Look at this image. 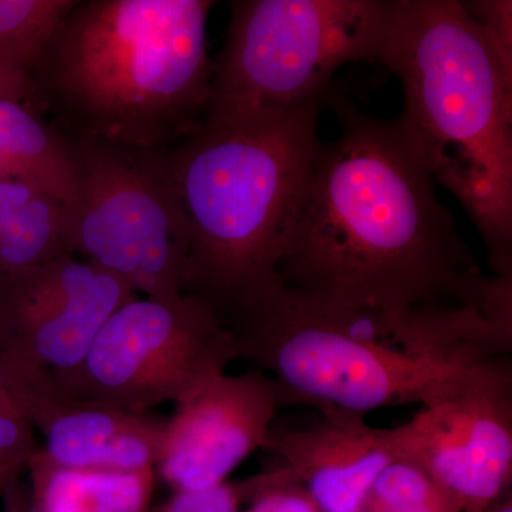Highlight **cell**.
<instances>
[{
	"label": "cell",
	"mask_w": 512,
	"mask_h": 512,
	"mask_svg": "<svg viewBox=\"0 0 512 512\" xmlns=\"http://www.w3.org/2000/svg\"><path fill=\"white\" fill-rule=\"evenodd\" d=\"M339 136L320 143L279 256L286 292L346 308H474L512 315V276L488 278L439 200L400 116L330 97Z\"/></svg>",
	"instance_id": "obj_1"
},
{
	"label": "cell",
	"mask_w": 512,
	"mask_h": 512,
	"mask_svg": "<svg viewBox=\"0 0 512 512\" xmlns=\"http://www.w3.org/2000/svg\"><path fill=\"white\" fill-rule=\"evenodd\" d=\"M211 0H77L30 73L28 106L67 137L173 148L205 120Z\"/></svg>",
	"instance_id": "obj_2"
},
{
	"label": "cell",
	"mask_w": 512,
	"mask_h": 512,
	"mask_svg": "<svg viewBox=\"0 0 512 512\" xmlns=\"http://www.w3.org/2000/svg\"><path fill=\"white\" fill-rule=\"evenodd\" d=\"M323 103L282 113L207 114L170 150L191 231L183 293L229 330L284 291L279 256L322 143Z\"/></svg>",
	"instance_id": "obj_3"
},
{
	"label": "cell",
	"mask_w": 512,
	"mask_h": 512,
	"mask_svg": "<svg viewBox=\"0 0 512 512\" xmlns=\"http://www.w3.org/2000/svg\"><path fill=\"white\" fill-rule=\"evenodd\" d=\"M382 64L431 177L466 208L495 276H512V72L456 0H397Z\"/></svg>",
	"instance_id": "obj_4"
},
{
	"label": "cell",
	"mask_w": 512,
	"mask_h": 512,
	"mask_svg": "<svg viewBox=\"0 0 512 512\" xmlns=\"http://www.w3.org/2000/svg\"><path fill=\"white\" fill-rule=\"evenodd\" d=\"M229 9L207 114L282 113L328 100L340 67L382 63L397 0H234Z\"/></svg>",
	"instance_id": "obj_5"
},
{
	"label": "cell",
	"mask_w": 512,
	"mask_h": 512,
	"mask_svg": "<svg viewBox=\"0 0 512 512\" xmlns=\"http://www.w3.org/2000/svg\"><path fill=\"white\" fill-rule=\"evenodd\" d=\"M231 332L238 359L274 377L286 404L365 414L406 404L429 406L512 379L510 360L488 366L447 365L356 338L285 289Z\"/></svg>",
	"instance_id": "obj_6"
},
{
	"label": "cell",
	"mask_w": 512,
	"mask_h": 512,
	"mask_svg": "<svg viewBox=\"0 0 512 512\" xmlns=\"http://www.w3.org/2000/svg\"><path fill=\"white\" fill-rule=\"evenodd\" d=\"M77 197L66 208L70 254L147 298L183 293L191 231L171 168V148L64 136Z\"/></svg>",
	"instance_id": "obj_7"
},
{
	"label": "cell",
	"mask_w": 512,
	"mask_h": 512,
	"mask_svg": "<svg viewBox=\"0 0 512 512\" xmlns=\"http://www.w3.org/2000/svg\"><path fill=\"white\" fill-rule=\"evenodd\" d=\"M238 360V343L187 293L133 299L101 326L79 365L52 372L66 396L151 413L178 403Z\"/></svg>",
	"instance_id": "obj_8"
},
{
	"label": "cell",
	"mask_w": 512,
	"mask_h": 512,
	"mask_svg": "<svg viewBox=\"0 0 512 512\" xmlns=\"http://www.w3.org/2000/svg\"><path fill=\"white\" fill-rule=\"evenodd\" d=\"M137 296L72 254L0 274V356L52 372L72 369L107 319Z\"/></svg>",
	"instance_id": "obj_9"
},
{
	"label": "cell",
	"mask_w": 512,
	"mask_h": 512,
	"mask_svg": "<svg viewBox=\"0 0 512 512\" xmlns=\"http://www.w3.org/2000/svg\"><path fill=\"white\" fill-rule=\"evenodd\" d=\"M392 439L461 511L484 512L511 491L512 379L420 407Z\"/></svg>",
	"instance_id": "obj_10"
},
{
	"label": "cell",
	"mask_w": 512,
	"mask_h": 512,
	"mask_svg": "<svg viewBox=\"0 0 512 512\" xmlns=\"http://www.w3.org/2000/svg\"><path fill=\"white\" fill-rule=\"evenodd\" d=\"M284 392L252 367L208 380L175 403L165 419L156 473L173 490L198 491L227 481L256 450H264Z\"/></svg>",
	"instance_id": "obj_11"
},
{
	"label": "cell",
	"mask_w": 512,
	"mask_h": 512,
	"mask_svg": "<svg viewBox=\"0 0 512 512\" xmlns=\"http://www.w3.org/2000/svg\"><path fill=\"white\" fill-rule=\"evenodd\" d=\"M3 357L15 370L23 404L43 439L40 448L50 460L73 468H156L165 419L66 396L46 367Z\"/></svg>",
	"instance_id": "obj_12"
},
{
	"label": "cell",
	"mask_w": 512,
	"mask_h": 512,
	"mask_svg": "<svg viewBox=\"0 0 512 512\" xmlns=\"http://www.w3.org/2000/svg\"><path fill=\"white\" fill-rule=\"evenodd\" d=\"M318 409L322 419L311 429L272 427L264 450L281 458L320 512H362L373 481L397 458L392 429H376L340 407Z\"/></svg>",
	"instance_id": "obj_13"
},
{
	"label": "cell",
	"mask_w": 512,
	"mask_h": 512,
	"mask_svg": "<svg viewBox=\"0 0 512 512\" xmlns=\"http://www.w3.org/2000/svg\"><path fill=\"white\" fill-rule=\"evenodd\" d=\"M36 512H150L156 468L138 471L64 467L37 447L28 471Z\"/></svg>",
	"instance_id": "obj_14"
},
{
	"label": "cell",
	"mask_w": 512,
	"mask_h": 512,
	"mask_svg": "<svg viewBox=\"0 0 512 512\" xmlns=\"http://www.w3.org/2000/svg\"><path fill=\"white\" fill-rule=\"evenodd\" d=\"M0 180L33 185L66 208L76 202L66 138L22 101L0 99Z\"/></svg>",
	"instance_id": "obj_15"
},
{
	"label": "cell",
	"mask_w": 512,
	"mask_h": 512,
	"mask_svg": "<svg viewBox=\"0 0 512 512\" xmlns=\"http://www.w3.org/2000/svg\"><path fill=\"white\" fill-rule=\"evenodd\" d=\"M67 254L66 207L33 185L0 180V274Z\"/></svg>",
	"instance_id": "obj_16"
},
{
	"label": "cell",
	"mask_w": 512,
	"mask_h": 512,
	"mask_svg": "<svg viewBox=\"0 0 512 512\" xmlns=\"http://www.w3.org/2000/svg\"><path fill=\"white\" fill-rule=\"evenodd\" d=\"M77 0H0V67L28 77Z\"/></svg>",
	"instance_id": "obj_17"
},
{
	"label": "cell",
	"mask_w": 512,
	"mask_h": 512,
	"mask_svg": "<svg viewBox=\"0 0 512 512\" xmlns=\"http://www.w3.org/2000/svg\"><path fill=\"white\" fill-rule=\"evenodd\" d=\"M39 447L36 431L19 392L18 377L0 356V487L20 483Z\"/></svg>",
	"instance_id": "obj_18"
},
{
	"label": "cell",
	"mask_w": 512,
	"mask_h": 512,
	"mask_svg": "<svg viewBox=\"0 0 512 512\" xmlns=\"http://www.w3.org/2000/svg\"><path fill=\"white\" fill-rule=\"evenodd\" d=\"M447 494L436 481L412 461L396 458L373 481L363 511L399 510L433 503ZM451 497V495H450Z\"/></svg>",
	"instance_id": "obj_19"
},
{
	"label": "cell",
	"mask_w": 512,
	"mask_h": 512,
	"mask_svg": "<svg viewBox=\"0 0 512 512\" xmlns=\"http://www.w3.org/2000/svg\"><path fill=\"white\" fill-rule=\"evenodd\" d=\"M244 481L249 507L239 512H320L305 485L285 466Z\"/></svg>",
	"instance_id": "obj_20"
},
{
	"label": "cell",
	"mask_w": 512,
	"mask_h": 512,
	"mask_svg": "<svg viewBox=\"0 0 512 512\" xmlns=\"http://www.w3.org/2000/svg\"><path fill=\"white\" fill-rule=\"evenodd\" d=\"M247 503L245 481L222 483L198 491H180L153 512H239Z\"/></svg>",
	"instance_id": "obj_21"
},
{
	"label": "cell",
	"mask_w": 512,
	"mask_h": 512,
	"mask_svg": "<svg viewBox=\"0 0 512 512\" xmlns=\"http://www.w3.org/2000/svg\"><path fill=\"white\" fill-rule=\"evenodd\" d=\"M471 18L493 43L501 62L512 72V3L510 0L463 2Z\"/></svg>",
	"instance_id": "obj_22"
},
{
	"label": "cell",
	"mask_w": 512,
	"mask_h": 512,
	"mask_svg": "<svg viewBox=\"0 0 512 512\" xmlns=\"http://www.w3.org/2000/svg\"><path fill=\"white\" fill-rule=\"evenodd\" d=\"M0 99L29 103L30 80L0 67Z\"/></svg>",
	"instance_id": "obj_23"
},
{
	"label": "cell",
	"mask_w": 512,
	"mask_h": 512,
	"mask_svg": "<svg viewBox=\"0 0 512 512\" xmlns=\"http://www.w3.org/2000/svg\"><path fill=\"white\" fill-rule=\"evenodd\" d=\"M5 512H36L29 503V493L22 483L13 484L2 495Z\"/></svg>",
	"instance_id": "obj_24"
},
{
	"label": "cell",
	"mask_w": 512,
	"mask_h": 512,
	"mask_svg": "<svg viewBox=\"0 0 512 512\" xmlns=\"http://www.w3.org/2000/svg\"><path fill=\"white\" fill-rule=\"evenodd\" d=\"M363 512H463L460 504L450 495H444L433 503L414 505V507L399 508V510L363 511Z\"/></svg>",
	"instance_id": "obj_25"
},
{
	"label": "cell",
	"mask_w": 512,
	"mask_h": 512,
	"mask_svg": "<svg viewBox=\"0 0 512 512\" xmlns=\"http://www.w3.org/2000/svg\"><path fill=\"white\" fill-rule=\"evenodd\" d=\"M484 512H512L511 491L505 494L503 498H500V500L495 501V503L490 505Z\"/></svg>",
	"instance_id": "obj_26"
},
{
	"label": "cell",
	"mask_w": 512,
	"mask_h": 512,
	"mask_svg": "<svg viewBox=\"0 0 512 512\" xmlns=\"http://www.w3.org/2000/svg\"><path fill=\"white\" fill-rule=\"evenodd\" d=\"M3 493H5V491H3V488L0 487V498H2Z\"/></svg>",
	"instance_id": "obj_27"
}]
</instances>
